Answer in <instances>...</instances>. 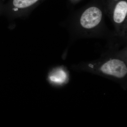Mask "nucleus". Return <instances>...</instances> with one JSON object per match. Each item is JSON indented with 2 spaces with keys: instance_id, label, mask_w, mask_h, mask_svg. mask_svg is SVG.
I'll list each match as a JSON object with an SVG mask.
<instances>
[{
  "instance_id": "nucleus-1",
  "label": "nucleus",
  "mask_w": 127,
  "mask_h": 127,
  "mask_svg": "<svg viewBox=\"0 0 127 127\" xmlns=\"http://www.w3.org/2000/svg\"><path fill=\"white\" fill-rule=\"evenodd\" d=\"M101 11L97 7L93 6L86 10L82 14L80 23L86 29H91L96 26L102 18Z\"/></svg>"
},
{
  "instance_id": "nucleus-2",
  "label": "nucleus",
  "mask_w": 127,
  "mask_h": 127,
  "mask_svg": "<svg viewBox=\"0 0 127 127\" xmlns=\"http://www.w3.org/2000/svg\"><path fill=\"white\" fill-rule=\"evenodd\" d=\"M104 74L121 78L127 75V68L124 62L118 59H112L104 63L101 67Z\"/></svg>"
},
{
  "instance_id": "nucleus-3",
  "label": "nucleus",
  "mask_w": 127,
  "mask_h": 127,
  "mask_svg": "<svg viewBox=\"0 0 127 127\" xmlns=\"http://www.w3.org/2000/svg\"><path fill=\"white\" fill-rule=\"evenodd\" d=\"M127 3L121 1L116 5L113 12V20L115 23L120 24L125 20L127 16Z\"/></svg>"
},
{
  "instance_id": "nucleus-4",
  "label": "nucleus",
  "mask_w": 127,
  "mask_h": 127,
  "mask_svg": "<svg viewBox=\"0 0 127 127\" xmlns=\"http://www.w3.org/2000/svg\"><path fill=\"white\" fill-rule=\"evenodd\" d=\"M67 78L66 73L62 69H58L53 72L49 76V79L51 81L59 84L65 82Z\"/></svg>"
},
{
  "instance_id": "nucleus-5",
  "label": "nucleus",
  "mask_w": 127,
  "mask_h": 127,
  "mask_svg": "<svg viewBox=\"0 0 127 127\" xmlns=\"http://www.w3.org/2000/svg\"><path fill=\"white\" fill-rule=\"evenodd\" d=\"M39 0H13L12 4L15 7L24 9L32 5Z\"/></svg>"
}]
</instances>
